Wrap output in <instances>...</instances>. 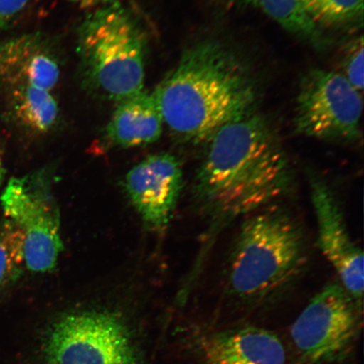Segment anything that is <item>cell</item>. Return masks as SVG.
Returning a JSON list of instances; mask_svg holds the SVG:
<instances>
[{"label": "cell", "instance_id": "obj_4", "mask_svg": "<svg viewBox=\"0 0 364 364\" xmlns=\"http://www.w3.org/2000/svg\"><path fill=\"white\" fill-rule=\"evenodd\" d=\"M82 75L88 87L116 103L142 91L147 39L121 2L95 9L77 39Z\"/></svg>", "mask_w": 364, "mask_h": 364}, {"label": "cell", "instance_id": "obj_5", "mask_svg": "<svg viewBox=\"0 0 364 364\" xmlns=\"http://www.w3.org/2000/svg\"><path fill=\"white\" fill-rule=\"evenodd\" d=\"M60 77L56 50L42 35H21L0 43V88L14 119L31 133L48 134L57 125Z\"/></svg>", "mask_w": 364, "mask_h": 364}, {"label": "cell", "instance_id": "obj_9", "mask_svg": "<svg viewBox=\"0 0 364 364\" xmlns=\"http://www.w3.org/2000/svg\"><path fill=\"white\" fill-rule=\"evenodd\" d=\"M362 112L361 92L343 75L313 70L300 85L295 129L328 142L357 143L362 136Z\"/></svg>", "mask_w": 364, "mask_h": 364}, {"label": "cell", "instance_id": "obj_16", "mask_svg": "<svg viewBox=\"0 0 364 364\" xmlns=\"http://www.w3.org/2000/svg\"><path fill=\"white\" fill-rule=\"evenodd\" d=\"M24 265V236L6 220L0 225V291L20 277Z\"/></svg>", "mask_w": 364, "mask_h": 364}, {"label": "cell", "instance_id": "obj_1", "mask_svg": "<svg viewBox=\"0 0 364 364\" xmlns=\"http://www.w3.org/2000/svg\"><path fill=\"white\" fill-rule=\"evenodd\" d=\"M208 145L193 188L196 208L208 225L201 262L227 227L267 207L293 180L289 158L262 116L250 114L222 127Z\"/></svg>", "mask_w": 364, "mask_h": 364}, {"label": "cell", "instance_id": "obj_3", "mask_svg": "<svg viewBox=\"0 0 364 364\" xmlns=\"http://www.w3.org/2000/svg\"><path fill=\"white\" fill-rule=\"evenodd\" d=\"M241 225L228 261L225 289L248 307L276 301L297 283L307 265L301 227L281 208L266 207Z\"/></svg>", "mask_w": 364, "mask_h": 364}, {"label": "cell", "instance_id": "obj_13", "mask_svg": "<svg viewBox=\"0 0 364 364\" xmlns=\"http://www.w3.org/2000/svg\"><path fill=\"white\" fill-rule=\"evenodd\" d=\"M164 120L154 93L143 90L117 103L105 129L104 140L109 146L132 149L157 142Z\"/></svg>", "mask_w": 364, "mask_h": 364}, {"label": "cell", "instance_id": "obj_15", "mask_svg": "<svg viewBox=\"0 0 364 364\" xmlns=\"http://www.w3.org/2000/svg\"><path fill=\"white\" fill-rule=\"evenodd\" d=\"M316 26H341L363 17V0H300Z\"/></svg>", "mask_w": 364, "mask_h": 364}, {"label": "cell", "instance_id": "obj_12", "mask_svg": "<svg viewBox=\"0 0 364 364\" xmlns=\"http://www.w3.org/2000/svg\"><path fill=\"white\" fill-rule=\"evenodd\" d=\"M203 364H287L283 341L257 326L209 332L199 341Z\"/></svg>", "mask_w": 364, "mask_h": 364}, {"label": "cell", "instance_id": "obj_18", "mask_svg": "<svg viewBox=\"0 0 364 364\" xmlns=\"http://www.w3.org/2000/svg\"><path fill=\"white\" fill-rule=\"evenodd\" d=\"M31 0H0V31L25 11Z\"/></svg>", "mask_w": 364, "mask_h": 364}, {"label": "cell", "instance_id": "obj_17", "mask_svg": "<svg viewBox=\"0 0 364 364\" xmlns=\"http://www.w3.org/2000/svg\"><path fill=\"white\" fill-rule=\"evenodd\" d=\"M344 75L359 92L363 89V41L360 36L348 47L343 62Z\"/></svg>", "mask_w": 364, "mask_h": 364}, {"label": "cell", "instance_id": "obj_14", "mask_svg": "<svg viewBox=\"0 0 364 364\" xmlns=\"http://www.w3.org/2000/svg\"><path fill=\"white\" fill-rule=\"evenodd\" d=\"M257 8L275 21L289 33L298 36L311 43H322V36L304 11L300 0H237Z\"/></svg>", "mask_w": 364, "mask_h": 364}, {"label": "cell", "instance_id": "obj_7", "mask_svg": "<svg viewBox=\"0 0 364 364\" xmlns=\"http://www.w3.org/2000/svg\"><path fill=\"white\" fill-rule=\"evenodd\" d=\"M0 200L6 220L24 236L25 266L33 272L53 270L63 245L60 211L47 173L11 178Z\"/></svg>", "mask_w": 364, "mask_h": 364}, {"label": "cell", "instance_id": "obj_10", "mask_svg": "<svg viewBox=\"0 0 364 364\" xmlns=\"http://www.w3.org/2000/svg\"><path fill=\"white\" fill-rule=\"evenodd\" d=\"M309 185L317 220L318 247L338 272L341 284L363 306L362 250L352 240L338 198L327 182L311 176Z\"/></svg>", "mask_w": 364, "mask_h": 364}, {"label": "cell", "instance_id": "obj_11", "mask_svg": "<svg viewBox=\"0 0 364 364\" xmlns=\"http://www.w3.org/2000/svg\"><path fill=\"white\" fill-rule=\"evenodd\" d=\"M124 186L145 225L164 230L171 220L183 186L181 164L169 153L152 154L127 172Z\"/></svg>", "mask_w": 364, "mask_h": 364}, {"label": "cell", "instance_id": "obj_6", "mask_svg": "<svg viewBox=\"0 0 364 364\" xmlns=\"http://www.w3.org/2000/svg\"><path fill=\"white\" fill-rule=\"evenodd\" d=\"M47 364H140L129 327L117 314L85 309L65 314L45 336Z\"/></svg>", "mask_w": 364, "mask_h": 364}, {"label": "cell", "instance_id": "obj_19", "mask_svg": "<svg viewBox=\"0 0 364 364\" xmlns=\"http://www.w3.org/2000/svg\"><path fill=\"white\" fill-rule=\"evenodd\" d=\"M68 2L77 4L83 8H100L114 3L121 2L122 0H66Z\"/></svg>", "mask_w": 364, "mask_h": 364}, {"label": "cell", "instance_id": "obj_2", "mask_svg": "<svg viewBox=\"0 0 364 364\" xmlns=\"http://www.w3.org/2000/svg\"><path fill=\"white\" fill-rule=\"evenodd\" d=\"M153 93L164 125L192 144H208L222 127L250 115L257 102L242 63L216 41L186 49Z\"/></svg>", "mask_w": 364, "mask_h": 364}, {"label": "cell", "instance_id": "obj_20", "mask_svg": "<svg viewBox=\"0 0 364 364\" xmlns=\"http://www.w3.org/2000/svg\"><path fill=\"white\" fill-rule=\"evenodd\" d=\"M6 175V169H4V162L1 154H0V186L2 185V182Z\"/></svg>", "mask_w": 364, "mask_h": 364}, {"label": "cell", "instance_id": "obj_8", "mask_svg": "<svg viewBox=\"0 0 364 364\" xmlns=\"http://www.w3.org/2000/svg\"><path fill=\"white\" fill-rule=\"evenodd\" d=\"M363 306L341 284L331 283L311 299L291 327V339L306 364L343 358L361 329Z\"/></svg>", "mask_w": 364, "mask_h": 364}]
</instances>
